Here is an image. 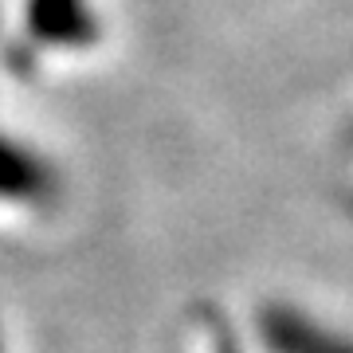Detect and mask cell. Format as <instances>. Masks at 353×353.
Masks as SVG:
<instances>
[{
    "mask_svg": "<svg viewBox=\"0 0 353 353\" xmlns=\"http://www.w3.org/2000/svg\"><path fill=\"white\" fill-rule=\"evenodd\" d=\"M259 338L271 353H353V338L322 326L287 303H271L259 314Z\"/></svg>",
    "mask_w": 353,
    "mask_h": 353,
    "instance_id": "cell-1",
    "label": "cell"
},
{
    "mask_svg": "<svg viewBox=\"0 0 353 353\" xmlns=\"http://www.w3.org/2000/svg\"><path fill=\"white\" fill-rule=\"evenodd\" d=\"M28 36L48 48L99 43V16L90 0H28Z\"/></svg>",
    "mask_w": 353,
    "mask_h": 353,
    "instance_id": "cell-2",
    "label": "cell"
},
{
    "mask_svg": "<svg viewBox=\"0 0 353 353\" xmlns=\"http://www.w3.org/2000/svg\"><path fill=\"white\" fill-rule=\"evenodd\" d=\"M51 169L39 161L32 150H24L20 141L8 134H0V201L12 204H36L51 196Z\"/></svg>",
    "mask_w": 353,
    "mask_h": 353,
    "instance_id": "cell-3",
    "label": "cell"
},
{
    "mask_svg": "<svg viewBox=\"0 0 353 353\" xmlns=\"http://www.w3.org/2000/svg\"><path fill=\"white\" fill-rule=\"evenodd\" d=\"M208 341H212V353H240L232 330H228L224 322H216V318H208Z\"/></svg>",
    "mask_w": 353,
    "mask_h": 353,
    "instance_id": "cell-4",
    "label": "cell"
},
{
    "mask_svg": "<svg viewBox=\"0 0 353 353\" xmlns=\"http://www.w3.org/2000/svg\"><path fill=\"white\" fill-rule=\"evenodd\" d=\"M0 353H4V350H0Z\"/></svg>",
    "mask_w": 353,
    "mask_h": 353,
    "instance_id": "cell-5",
    "label": "cell"
}]
</instances>
